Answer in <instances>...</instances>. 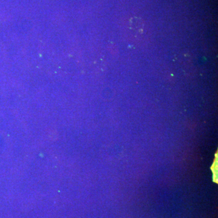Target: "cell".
Instances as JSON below:
<instances>
[{"label":"cell","mask_w":218,"mask_h":218,"mask_svg":"<svg viewBox=\"0 0 218 218\" xmlns=\"http://www.w3.org/2000/svg\"><path fill=\"white\" fill-rule=\"evenodd\" d=\"M124 33L130 40L135 43L142 41L147 34L143 20L137 17L129 20Z\"/></svg>","instance_id":"6da1fadb"}]
</instances>
